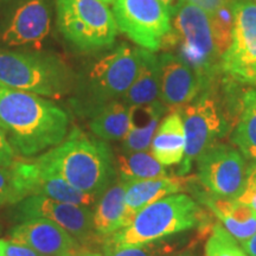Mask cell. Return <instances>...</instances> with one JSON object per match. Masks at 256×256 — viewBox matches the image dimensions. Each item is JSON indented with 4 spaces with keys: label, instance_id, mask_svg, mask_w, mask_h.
Wrapping results in <instances>:
<instances>
[{
    "label": "cell",
    "instance_id": "6da1fadb",
    "mask_svg": "<svg viewBox=\"0 0 256 256\" xmlns=\"http://www.w3.org/2000/svg\"><path fill=\"white\" fill-rule=\"evenodd\" d=\"M69 114L49 98L0 87V127L18 159L49 151L68 136Z\"/></svg>",
    "mask_w": 256,
    "mask_h": 256
},
{
    "label": "cell",
    "instance_id": "7a4b0ae2",
    "mask_svg": "<svg viewBox=\"0 0 256 256\" xmlns=\"http://www.w3.org/2000/svg\"><path fill=\"white\" fill-rule=\"evenodd\" d=\"M86 194L101 197L118 178L115 156L107 142L72 127L60 145L31 158Z\"/></svg>",
    "mask_w": 256,
    "mask_h": 256
},
{
    "label": "cell",
    "instance_id": "3957f363",
    "mask_svg": "<svg viewBox=\"0 0 256 256\" xmlns=\"http://www.w3.org/2000/svg\"><path fill=\"white\" fill-rule=\"evenodd\" d=\"M140 48H114L86 66L75 78L70 106L80 116L90 118L108 104L122 100L136 78Z\"/></svg>",
    "mask_w": 256,
    "mask_h": 256
},
{
    "label": "cell",
    "instance_id": "277c9868",
    "mask_svg": "<svg viewBox=\"0 0 256 256\" xmlns=\"http://www.w3.org/2000/svg\"><path fill=\"white\" fill-rule=\"evenodd\" d=\"M162 49H168L194 70L203 92L209 89L222 70V54L210 16L188 2H180L172 8L171 32Z\"/></svg>",
    "mask_w": 256,
    "mask_h": 256
},
{
    "label": "cell",
    "instance_id": "5b68a950",
    "mask_svg": "<svg viewBox=\"0 0 256 256\" xmlns=\"http://www.w3.org/2000/svg\"><path fill=\"white\" fill-rule=\"evenodd\" d=\"M206 217L203 209L190 196L176 194L144 208L130 226L104 240L121 246L142 244L190 230Z\"/></svg>",
    "mask_w": 256,
    "mask_h": 256
},
{
    "label": "cell",
    "instance_id": "8992f818",
    "mask_svg": "<svg viewBox=\"0 0 256 256\" xmlns=\"http://www.w3.org/2000/svg\"><path fill=\"white\" fill-rule=\"evenodd\" d=\"M74 83L75 76L56 57L0 50V87L58 98L72 92Z\"/></svg>",
    "mask_w": 256,
    "mask_h": 256
},
{
    "label": "cell",
    "instance_id": "52a82bcc",
    "mask_svg": "<svg viewBox=\"0 0 256 256\" xmlns=\"http://www.w3.org/2000/svg\"><path fill=\"white\" fill-rule=\"evenodd\" d=\"M57 26L76 49L95 52L113 46L116 22L110 6L100 0H55Z\"/></svg>",
    "mask_w": 256,
    "mask_h": 256
},
{
    "label": "cell",
    "instance_id": "ba28073f",
    "mask_svg": "<svg viewBox=\"0 0 256 256\" xmlns=\"http://www.w3.org/2000/svg\"><path fill=\"white\" fill-rule=\"evenodd\" d=\"M52 0H2L0 50L40 49L52 28Z\"/></svg>",
    "mask_w": 256,
    "mask_h": 256
},
{
    "label": "cell",
    "instance_id": "9c48e42d",
    "mask_svg": "<svg viewBox=\"0 0 256 256\" xmlns=\"http://www.w3.org/2000/svg\"><path fill=\"white\" fill-rule=\"evenodd\" d=\"M118 28L138 46L156 52L171 32L172 8L162 0H115Z\"/></svg>",
    "mask_w": 256,
    "mask_h": 256
},
{
    "label": "cell",
    "instance_id": "30bf717a",
    "mask_svg": "<svg viewBox=\"0 0 256 256\" xmlns=\"http://www.w3.org/2000/svg\"><path fill=\"white\" fill-rule=\"evenodd\" d=\"M10 218L17 223L44 218L58 224L81 246L100 238L94 229L92 209L42 196H28L11 206Z\"/></svg>",
    "mask_w": 256,
    "mask_h": 256
},
{
    "label": "cell",
    "instance_id": "8fae6325",
    "mask_svg": "<svg viewBox=\"0 0 256 256\" xmlns=\"http://www.w3.org/2000/svg\"><path fill=\"white\" fill-rule=\"evenodd\" d=\"M232 42L222 56V72L241 83L256 84V4L232 0Z\"/></svg>",
    "mask_w": 256,
    "mask_h": 256
},
{
    "label": "cell",
    "instance_id": "7c38bea8",
    "mask_svg": "<svg viewBox=\"0 0 256 256\" xmlns=\"http://www.w3.org/2000/svg\"><path fill=\"white\" fill-rule=\"evenodd\" d=\"M198 180L210 194L238 200L244 190L248 168L238 150L214 144L197 159Z\"/></svg>",
    "mask_w": 256,
    "mask_h": 256
},
{
    "label": "cell",
    "instance_id": "4fadbf2b",
    "mask_svg": "<svg viewBox=\"0 0 256 256\" xmlns=\"http://www.w3.org/2000/svg\"><path fill=\"white\" fill-rule=\"evenodd\" d=\"M179 112L184 124L186 146L178 174L184 176L191 171L194 160L216 144V139L222 136L226 126L218 104L208 92L179 108Z\"/></svg>",
    "mask_w": 256,
    "mask_h": 256
},
{
    "label": "cell",
    "instance_id": "5bb4252c",
    "mask_svg": "<svg viewBox=\"0 0 256 256\" xmlns=\"http://www.w3.org/2000/svg\"><path fill=\"white\" fill-rule=\"evenodd\" d=\"M14 168L26 197L42 196L89 209H94L100 200L98 196L80 191L60 176L40 168L32 159H18Z\"/></svg>",
    "mask_w": 256,
    "mask_h": 256
},
{
    "label": "cell",
    "instance_id": "9a60e30c",
    "mask_svg": "<svg viewBox=\"0 0 256 256\" xmlns=\"http://www.w3.org/2000/svg\"><path fill=\"white\" fill-rule=\"evenodd\" d=\"M10 241L26 246L40 256H76L81 247L58 224L44 218L18 223L10 232Z\"/></svg>",
    "mask_w": 256,
    "mask_h": 256
},
{
    "label": "cell",
    "instance_id": "2e32d148",
    "mask_svg": "<svg viewBox=\"0 0 256 256\" xmlns=\"http://www.w3.org/2000/svg\"><path fill=\"white\" fill-rule=\"evenodd\" d=\"M160 101L168 108L179 110L196 100L202 92L196 74L172 52L159 56Z\"/></svg>",
    "mask_w": 256,
    "mask_h": 256
},
{
    "label": "cell",
    "instance_id": "e0dca14e",
    "mask_svg": "<svg viewBox=\"0 0 256 256\" xmlns=\"http://www.w3.org/2000/svg\"><path fill=\"white\" fill-rule=\"evenodd\" d=\"M190 178L183 176H166V177L145 179L136 182H124L126 188L124 204H126L127 226L136 216V214L150 204L171 194H179L188 188Z\"/></svg>",
    "mask_w": 256,
    "mask_h": 256
},
{
    "label": "cell",
    "instance_id": "ac0fdd59",
    "mask_svg": "<svg viewBox=\"0 0 256 256\" xmlns=\"http://www.w3.org/2000/svg\"><path fill=\"white\" fill-rule=\"evenodd\" d=\"M168 110L162 101L130 106V127L122 140V152L150 151L156 128Z\"/></svg>",
    "mask_w": 256,
    "mask_h": 256
},
{
    "label": "cell",
    "instance_id": "d6986e66",
    "mask_svg": "<svg viewBox=\"0 0 256 256\" xmlns=\"http://www.w3.org/2000/svg\"><path fill=\"white\" fill-rule=\"evenodd\" d=\"M200 200L238 241H247L256 232V211L252 206L238 200H226L214 194L203 196Z\"/></svg>",
    "mask_w": 256,
    "mask_h": 256
},
{
    "label": "cell",
    "instance_id": "ffe728a7",
    "mask_svg": "<svg viewBox=\"0 0 256 256\" xmlns=\"http://www.w3.org/2000/svg\"><path fill=\"white\" fill-rule=\"evenodd\" d=\"M185 130L179 110H172L160 121L151 144V153L162 165H178L185 156Z\"/></svg>",
    "mask_w": 256,
    "mask_h": 256
},
{
    "label": "cell",
    "instance_id": "44dd1931",
    "mask_svg": "<svg viewBox=\"0 0 256 256\" xmlns=\"http://www.w3.org/2000/svg\"><path fill=\"white\" fill-rule=\"evenodd\" d=\"M121 101L130 107L160 101V62L158 55L140 48L139 66L136 78Z\"/></svg>",
    "mask_w": 256,
    "mask_h": 256
},
{
    "label": "cell",
    "instance_id": "7402d4cb",
    "mask_svg": "<svg viewBox=\"0 0 256 256\" xmlns=\"http://www.w3.org/2000/svg\"><path fill=\"white\" fill-rule=\"evenodd\" d=\"M124 194V182H115L96 203L94 229L100 238H108L127 226Z\"/></svg>",
    "mask_w": 256,
    "mask_h": 256
},
{
    "label": "cell",
    "instance_id": "603a6c76",
    "mask_svg": "<svg viewBox=\"0 0 256 256\" xmlns=\"http://www.w3.org/2000/svg\"><path fill=\"white\" fill-rule=\"evenodd\" d=\"M130 107L121 100L108 104L89 119L92 134L104 142L124 140L130 127Z\"/></svg>",
    "mask_w": 256,
    "mask_h": 256
},
{
    "label": "cell",
    "instance_id": "cb8c5ba5",
    "mask_svg": "<svg viewBox=\"0 0 256 256\" xmlns=\"http://www.w3.org/2000/svg\"><path fill=\"white\" fill-rule=\"evenodd\" d=\"M115 165L119 180L136 182L168 176L165 166L151 152H122L115 156Z\"/></svg>",
    "mask_w": 256,
    "mask_h": 256
},
{
    "label": "cell",
    "instance_id": "d4e9b609",
    "mask_svg": "<svg viewBox=\"0 0 256 256\" xmlns=\"http://www.w3.org/2000/svg\"><path fill=\"white\" fill-rule=\"evenodd\" d=\"M232 142L243 156L256 160V89L247 92L243 96L241 116L232 133Z\"/></svg>",
    "mask_w": 256,
    "mask_h": 256
},
{
    "label": "cell",
    "instance_id": "484cf974",
    "mask_svg": "<svg viewBox=\"0 0 256 256\" xmlns=\"http://www.w3.org/2000/svg\"><path fill=\"white\" fill-rule=\"evenodd\" d=\"M184 240L160 238L136 246L114 244L104 240L102 250L104 256H171L180 248Z\"/></svg>",
    "mask_w": 256,
    "mask_h": 256
},
{
    "label": "cell",
    "instance_id": "4316f807",
    "mask_svg": "<svg viewBox=\"0 0 256 256\" xmlns=\"http://www.w3.org/2000/svg\"><path fill=\"white\" fill-rule=\"evenodd\" d=\"M243 249L222 224H215L206 244V256H240Z\"/></svg>",
    "mask_w": 256,
    "mask_h": 256
},
{
    "label": "cell",
    "instance_id": "83f0119b",
    "mask_svg": "<svg viewBox=\"0 0 256 256\" xmlns=\"http://www.w3.org/2000/svg\"><path fill=\"white\" fill-rule=\"evenodd\" d=\"M209 16L217 46H218L220 54L223 56L230 46V42H232V31L234 25L232 2L222 6L216 12Z\"/></svg>",
    "mask_w": 256,
    "mask_h": 256
},
{
    "label": "cell",
    "instance_id": "f1b7e54d",
    "mask_svg": "<svg viewBox=\"0 0 256 256\" xmlns=\"http://www.w3.org/2000/svg\"><path fill=\"white\" fill-rule=\"evenodd\" d=\"M26 197L14 166H0V206H14Z\"/></svg>",
    "mask_w": 256,
    "mask_h": 256
},
{
    "label": "cell",
    "instance_id": "f546056e",
    "mask_svg": "<svg viewBox=\"0 0 256 256\" xmlns=\"http://www.w3.org/2000/svg\"><path fill=\"white\" fill-rule=\"evenodd\" d=\"M17 160H18L17 156H16V153L14 152V150H12V147L10 146L8 139H6L4 130H2V127H0V166H4V168H12Z\"/></svg>",
    "mask_w": 256,
    "mask_h": 256
},
{
    "label": "cell",
    "instance_id": "4dcf8cb0",
    "mask_svg": "<svg viewBox=\"0 0 256 256\" xmlns=\"http://www.w3.org/2000/svg\"><path fill=\"white\" fill-rule=\"evenodd\" d=\"M182 2L196 6V8H200L202 11L206 12L208 14H211L222 8V6L228 4L232 0H182Z\"/></svg>",
    "mask_w": 256,
    "mask_h": 256
},
{
    "label": "cell",
    "instance_id": "1f68e13d",
    "mask_svg": "<svg viewBox=\"0 0 256 256\" xmlns=\"http://www.w3.org/2000/svg\"><path fill=\"white\" fill-rule=\"evenodd\" d=\"M4 249L5 256H40L38 252L32 250L31 248L26 247V246L14 243L10 241V240L8 241L4 240Z\"/></svg>",
    "mask_w": 256,
    "mask_h": 256
},
{
    "label": "cell",
    "instance_id": "d6a6232c",
    "mask_svg": "<svg viewBox=\"0 0 256 256\" xmlns=\"http://www.w3.org/2000/svg\"><path fill=\"white\" fill-rule=\"evenodd\" d=\"M244 190H256V160L248 168ZM243 190V191H244Z\"/></svg>",
    "mask_w": 256,
    "mask_h": 256
},
{
    "label": "cell",
    "instance_id": "836d02e7",
    "mask_svg": "<svg viewBox=\"0 0 256 256\" xmlns=\"http://www.w3.org/2000/svg\"><path fill=\"white\" fill-rule=\"evenodd\" d=\"M241 246L248 256H256V232L247 241L241 242Z\"/></svg>",
    "mask_w": 256,
    "mask_h": 256
},
{
    "label": "cell",
    "instance_id": "e575fe53",
    "mask_svg": "<svg viewBox=\"0 0 256 256\" xmlns=\"http://www.w3.org/2000/svg\"><path fill=\"white\" fill-rule=\"evenodd\" d=\"M76 256H102L100 252H80Z\"/></svg>",
    "mask_w": 256,
    "mask_h": 256
},
{
    "label": "cell",
    "instance_id": "d590c367",
    "mask_svg": "<svg viewBox=\"0 0 256 256\" xmlns=\"http://www.w3.org/2000/svg\"><path fill=\"white\" fill-rule=\"evenodd\" d=\"M162 2H164L165 4H168L170 8H174V6H176L178 4V2H180L182 0H162Z\"/></svg>",
    "mask_w": 256,
    "mask_h": 256
},
{
    "label": "cell",
    "instance_id": "8d00e7d4",
    "mask_svg": "<svg viewBox=\"0 0 256 256\" xmlns=\"http://www.w3.org/2000/svg\"><path fill=\"white\" fill-rule=\"evenodd\" d=\"M0 256H5V249H4V240H0Z\"/></svg>",
    "mask_w": 256,
    "mask_h": 256
},
{
    "label": "cell",
    "instance_id": "74e56055",
    "mask_svg": "<svg viewBox=\"0 0 256 256\" xmlns=\"http://www.w3.org/2000/svg\"><path fill=\"white\" fill-rule=\"evenodd\" d=\"M100 2H104V4H107V5H113V2H115V0H100Z\"/></svg>",
    "mask_w": 256,
    "mask_h": 256
},
{
    "label": "cell",
    "instance_id": "f35d334b",
    "mask_svg": "<svg viewBox=\"0 0 256 256\" xmlns=\"http://www.w3.org/2000/svg\"><path fill=\"white\" fill-rule=\"evenodd\" d=\"M174 256H192V255L190 254V252H182V254H177Z\"/></svg>",
    "mask_w": 256,
    "mask_h": 256
},
{
    "label": "cell",
    "instance_id": "ab89813d",
    "mask_svg": "<svg viewBox=\"0 0 256 256\" xmlns=\"http://www.w3.org/2000/svg\"><path fill=\"white\" fill-rule=\"evenodd\" d=\"M240 256H248L247 254H246V252H244V250H243L242 252H241V255H240Z\"/></svg>",
    "mask_w": 256,
    "mask_h": 256
},
{
    "label": "cell",
    "instance_id": "60d3db41",
    "mask_svg": "<svg viewBox=\"0 0 256 256\" xmlns=\"http://www.w3.org/2000/svg\"><path fill=\"white\" fill-rule=\"evenodd\" d=\"M252 2H255V4H256V0H252Z\"/></svg>",
    "mask_w": 256,
    "mask_h": 256
}]
</instances>
